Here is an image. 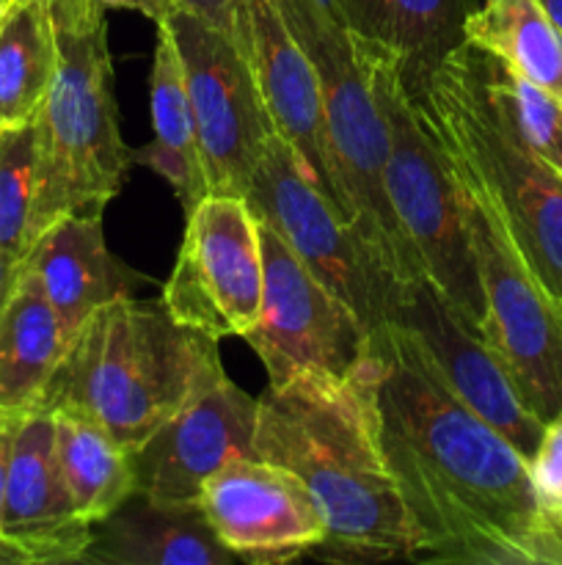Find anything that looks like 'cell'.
Wrapping results in <instances>:
<instances>
[{"mask_svg": "<svg viewBox=\"0 0 562 565\" xmlns=\"http://www.w3.org/2000/svg\"><path fill=\"white\" fill-rule=\"evenodd\" d=\"M55 461L72 508L86 524H97L136 491L132 452L102 425L75 414H53Z\"/></svg>", "mask_w": 562, "mask_h": 565, "instance_id": "obj_23", "label": "cell"}, {"mask_svg": "<svg viewBox=\"0 0 562 565\" xmlns=\"http://www.w3.org/2000/svg\"><path fill=\"white\" fill-rule=\"evenodd\" d=\"M58 66L36 116L33 241L75 210H105L119 196L132 160L119 130L108 20L55 28Z\"/></svg>", "mask_w": 562, "mask_h": 565, "instance_id": "obj_7", "label": "cell"}, {"mask_svg": "<svg viewBox=\"0 0 562 565\" xmlns=\"http://www.w3.org/2000/svg\"><path fill=\"white\" fill-rule=\"evenodd\" d=\"M534 497L549 516L562 519V412L543 425V436L529 458Z\"/></svg>", "mask_w": 562, "mask_h": 565, "instance_id": "obj_28", "label": "cell"}, {"mask_svg": "<svg viewBox=\"0 0 562 565\" xmlns=\"http://www.w3.org/2000/svg\"><path fill=\"white\" fill-rule=\"evenodd\" d=\"M11 0H0V17H3V11H6V6H9Z\"/></svg>", "mask_w": 562, "mask_h": 565, "instance_id": "obj_35", "label": "cell"}, {"mask_svg": "<svg viewBox=\"0 0 562 565\" xmlns=\"http://www.w3.org/2000/svg\"><path fill=\"white\" fill-rule=\"evenodd\" d=\"M17 270H20V263H14V259H9L3 252H0V307H3L11 285H14Z\"/></svg>", "mask_w": 562, "mask_h": 565, "instance_id": "obj_33", "label": "cell"}, {"mask_svg": "<svg viewBox=\"0 0 562 565\" xmlns=\"http://www.w3.org/2000/svg\"><path fill=\"white\" fill-rule=\"evenodd\" d=\"M97 9L108 11V9H127V11H138V14L149 17L154 25L169 20L171 9V0H91Z\"/></svg>", "mask_w": 562, "mask_h": 565, "instance_id": "obj_32", "label": "cell"}, {"mask_svg": "<svg viewBox=\"0 0 562 565\" xmlns=\"http://www.w3.org/2000/svg\"><path fill=\"white\" fill-rule=\"evenodd\" d=\"M275 3L317 72L336 207L400 285L419 279L422 270L386 193V125L361 39L347 28L334 0Z\"/></svg>", "mask_w": 562, "mask_h": 565, "instance_id": "obj_5", "label": "cell"}, {"mask_svg": "<svg viewBox=\"0 0 562 565\" xmlns=\"http://www.w3.org/2000/svg\"><path fill=\"white\" fill-rule=\"evenodd\" d=\"M22 265L42 281L69 337L105 303L136 298L152 281L110 252L102 210H75L55 218L39 232Z\"/></svg>", "mask_w": 562, "mask_h": 565, "instance_id": "obj_18", "label": "cell"}, {"mask_svg": "<svg viewBox=\"0 0 562 565\" xmlns=\"http://www.w3.org/2000/svg\"><path fill=\"white\" fill-rule=\"evenodd\" d=\"M198 508L215 539L240 563L275 565L312 557L325 541V516L292 469L242 456L209 475Z\"/></svg>", "mask_w": 562, "mask_h": 565, "instance_id": "obj_14", "label": "cell"}, {"mask_svg": "<svg viewBox=\"0 0 562 565\" xmlns=\"http://www.w3.org/2000/svg\"><path fill=\"white\" fill-rule=\"evenodd\" d=\"M22 412H11V408H0V522H3V500H6V475H9V458L11 445H14L17 419ZM0 563L17 565L14 552L6 544L3 533H0Z\"/></svg>", "mask_w": 562, "mask_h": 565, "instance_id": "obj_30", "label": "cell"}, {"mask_svg": "<svg viewBox=\"0 0 562 565\" xmlns=\"http://www.w3.org/2000/svg\"><path fill=\"white\" fill-rule=\"evenodd\" d=\"M160 25L180 50L207 191L246 199L259 154L275 132L257 75L240 44L198 17L171 11Z\"/></svg>", "mask_w": 562, "mask_h": 565, "instance_id": "obj_11", "label": "cell"}, {"mask_svg": "<svg viewBox=\"0 0 562 565\" xmlns=\"http://www.w3.org/2000/svg\"><path fill=\"white\" fill-rule=\"evenodd\" d=\"M463 193L485 303L479 337L501 359L527 406L549 423L562 412V301L523 265L488 204L472 188L463 185Z\"/></svg>", "mask_w": 562, "mask_h": 565, "instance_id": "obj_9", "label": "cell"}, {"mask_svg": "<svg viewBox=\"0 0 562 565\" xmlns=\"http://www.w3.org/2000/svg\"><path fill=\"white\" fill-rule=\"evenodd\" d=\"M264 254L262 309L242 340L268 370L270 384L303 373H356L372 348V334L345 301L334 296L292 254L273 226L259 221Z\"/></svg>", "mask_w": 562, "mask_h": 565, "instance_id": "obj_12", "label": "cell"}, {"mask_svg": "<svg viewBox=\"0 0 562 565\" xmlns=\"http://www.w3.org/2000/svg\"><path fill=\"white\" fill-rule=\"evenodd\" d=\"M149 99H152L154 136L152 141L132 152V160L163 177L174 188L176 199L187 215L209 191L180 50H176L165 25H158V44H154L152 75H149Z\"/></svg>", "mask_w": 562, "mask_h": 565, "instance_id": "obj_22", "label": "cell"}, {"mask_svg": "<svg viewBox=\"0 0 562 565\" xmlns=\"http://www.w3.org/2000/svg\"><path fill=\"white\" fill-rule=\"evenodd\" d=\"M378 370L369 348L345 379L303 373L259 397L253 456L292 469L317 500L328 530L317 561H417L422 550L380 441Z\"/></svg>", "mask_w": 562, "mask_h": 565, "instance_id": "obj_2", "label": "cell"}, {"mask_svg": "<svg viewBox=\"0 0 562 565\" xmlns=\"http://www.w3.org/2000/svg\"><path fill=\"white\" fill-rule=\"evenodd\" d=\"M220 373L218 340L176 323L160 301L116 298L69 337L36 406L91 419L136 452Z\"/></svg>", "mask_w": 562, "mask_h": 565, "instance_id": "obj_3", "label": "cell"}, {"mask_svg": "<svg viewBox=\"0 0 562 565\" xmlns=\"http://www.w3.org/2000/svg\"><path fill=\"white\" fill-rule=\"evenodd\" d=\"M0 533L17 565L80 563L91 541V524L72 508L55 461L53 414L39 406L17 419Z\"/></svg>", "mask_w": 562, "mask_h": 565, "instance_id": "obj_16", "label": "cell"}, {"mask_svg": "<svg viewBox=\"0 0 562 565\" xmlns=\"http://www.w3.org/2000/svg\"><path fill=\"white\" fill-rule=\"evenodd\" d=\"M246 202L259 221L279 232L314 279L358 315L369 334L391 323L402 285L369 252L279 132L259 154Z\"/></svg>", "mask_w": 562, "mask_h": 565, "instance_id": "obj_8", "label": "cell"}, {"mask_svg": "<svg viewBox=\"0 0 562 565\" xmlns=\"http://www.w3.org/2000/svg\"><path fill=\"white\" fill-rule=\"evenodd\" d=\"M474 47V44H472ZM479 77L494 97V103L505 110L518 136L562 174V103L529 83L518 72H512L505 61L485 50L474 47Z\"/></svg>", "mask_w": 562, "mask_h": 565, "instance_id": "obj_26", "label": "cell"}, {"mask_svg": "<svg viewBox=\"0 0 562 565\" xmlns=\"http://www.w3.org/2000/svg\"><path fill=\"white\" fill-rule=\"evenodd\" d=\"M361 47L383 114V182L397 224L424 279L433 281L461 318L479 331L485 303L468 232L466 193L395 55L367 39H361Z\"/></svg>", "mask_w": 562, "mask_h": 565, "instance_id": "obj_6", "label": "cell"}, {"mask_svg": "<svg viewBox=\"0 0 562 565\" xmlns=\"http://www.w3.org/2000/svg\"><path fill=\"white\" fill-rule=\"evenodd\" d=\"M259 397L226 373L198 386L136 452V491L163 505H193L209 475L253 456Z\"/></svg>", "mask_w": 562, "mask_h": 565, "instance_id": "obj_15", "label": "cell"}, {"mask_svg": "<svg viewBox=\"0 0 562 565\" xmlns=\"http://www.w3.org/2000/svg\"><path fill=\"white\" fill-rule=\"evenodd\" d=\"M417 99L457 180L488 204L523 265L562 301V174L494 103L472 44L452 50Z\"/></svg>", "mask_w": 562, "mask_h": 565, "instance_id": "obj_4", "label": "cell"}, {"mask_svg": "<svg viewBox=\"0 0 562 565\" xmlns=\"http://www.w3.org/2000/svg\"><path fill=\"white\" fill-rule=\"evenodd\" d=\"M66 345L69 334L42 281L20 263L0 307V408L25 412L36 406Z\"/></svg>", "mask_w": 562, "mask_h": 565, "instance_id": "obj_21", "label": "cell"}, {"mask_svg": "<svg viewBox=\"0 0 562 565\" xmlns=\"http://www.w3.org/2000/svg\"><path fill=\"white\" fill-rule=\"evenodd\" d=\"M262 290L264 254L257 213L242 196L207 193L185 215L180 257L160 303L176 323L224 340L253 329Z\"/></svg>", "mask_w": 562, "mask_h": 565, "instance_id": "obj_10", "label": "cell"}, {"mask_svg": "<svg viewBox=\"0 0 562 565\" xmlns=\"http://www.w3.org/2000/svg\"><path fill=\"white\" fill-rule=\"evenodd\" d=\"M171 9L198 17L242 47L248 25V0H171Z\"/></svg>", "mask_w": 562, "mask_h": 565, "instance_id": "obj_29", "label": "cell"}, {"mask_svg": "<svg viewBox=\"0 0 562 565\" xmlns=\"http://www.w3.org/2000/svg\"><path fill=\"white\" fill-rule=\"evenodd\" d=\"M391 323L402 326L417 340L430 367L463 406L499 430L527 461L534 456L545 423L527 406L494 348L461 318L433 281L424 276L406 281Z\"/></svg>", "mask_w": 562, "mask_h": 565, "instance_id": "obj_13", "label": "cell"}, {"mask_svg": "<svg viewBox=\"0 0 562 565\" xmlns=\"http://www.w3.org/2000/svg\"><path fill=\"white\" fill-rule=\"evenodd\" d=\"M538 3L551 17V22L562 31V0H538Z\"/></svg>", "mask_w": 562, "mask_h": 565, "instance_id": "obj_34", "label": "cell"}, {"mask_svg": "<svg viewBox=\"0 0 562 565\" xmlns=\"http://www.w3.org/2000/svg\"><path fill=\"white\" fill-rule=\"evenodd\" d=\"M242 53L257 75L273 130L290 143L292 152L312 171L314 182L336 204L323 138V99H320L317 72L287 25L275 0H248Z\"/></svg>", "mask_w": 562, "mask_h": 565, "instance_id": "obj_17", "label": "cell"}, {"mask_svg": "<svg viewBox=\"0 0 562 565\" xmlns=\"http://www.w3.org/2000/svg\"><path fill=\"white\" fill-rule=\"evenodd\" d=\"M80 563L88 565H235L209 530L198 502L163 505L132 491L116 511L91 524Z\"/></svg>", "mask_w": 562, "mask_h": 565, "instance_id": "obj_19", "label": "cell"}, {"mask_svg": "<svg viewBox=\"0 0 562 565\" xmlns=\"http://www.w3.org/2000/svg\"><path fill=\"white\" fill-rule=\"evenodd\" d=\"M55 66L58 36L50 3L11 0L0 17V127L36 119Z\"/></svg>", "mask_w": 562, "mask_h": 565, "instance_id": "obj_24", "label": "cell"}, {"mask_svg": "<svg viewBox=\"0 0 562 565\" xmlns=\"http://www.w3.org/2000/svg\"><path fill=\"white\" fill-rule=\"evenodd\" d=\"M47 3L53 11L55 28L88 25V22H97L99 17H105V11L97 9L91 0H47Z\"/></svg>", "mask_w": 562, "mask_h": 565, "instance_id": "obj_31", "label": "cell"}, {"mask_svg": "<svg viewBox=\"0 0 562 565\" xmlns=\"http://www.w3.org/2000/svg\"><path fill=\"white\" fill-rule=\"evenodd\" d=\"M372 348L380 441L422 539L417 563L562 565V519L540 508L527 458L446 390L402 326Z\"/></svg>", "mask_w": 562, "mask_h": 565, "instance_id": "obj_1", "label": "cell"}, {"mask_svg": "<svg viewBox=\"0 0 562 565\" xmlns=\"http://www.w3.org/2000/svg\"><path fill=\"white\" fill-rule=\"evenodd\" d=\"M36 166V119L0 127V252L14 263L33 243Z\"/></svg>", "mask_w": 562, "mask_h": 565, "instance_id": "obj_27", "label": "cell"}, {"mask_svg": "<svg viewBox=\"0 0 562 565\" xmlns=\"http://www.w3.org/2000/svg\"><path fill=\"white\" fill-rule=\"evenodd\" d=\"M463 36L562 103V31L538 0H483Z\"/></svg>", "mask_w": 562, "mask_h": 565, "instance_id": "obj_25", "label": "cell"}, {"mask_svg": "<svg viewBox=\"0 0 562 565\" xmlns=\"http://www.w3.org/2000/svg\"><path fill=\"white\" fill-rule=\"evenodd\" d=\"M483 0H334L353 33L395 55L411 92L466 42L463 28Z\"/></svg>", "mask_w": 562, "mask_h": 565, "instance_id": "obj_20", "label": "cell"}]
</instances>
